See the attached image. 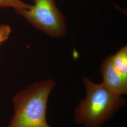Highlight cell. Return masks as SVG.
I'll list each match as a JSON object with an SVG mask.
<instances>
[{"instance_id": "6da1fadb", "label": "cell", "mask_w": 127, "mask_h": 127, "mask_svg": "<svg viewBox=\"0 0 127 127\" xmlns=\"http://www.w3.org/2000/svg\"><path fill=\"white\" fill-rule=\"evenodd\" d=\"M83 82L86 95L74 109L76 124L84 127H102L126 104L123 95L110 91L102 82L95 83L85 76Z\"/></svg>"}, {"instance_id": "7a4b0ae2", "label": "cell", "mask_w": 127, "mask_h": 127, "mask_svg": "<svg viewBox=\"0 0 127 127\" xmlns=\"http://www.w3.org/2000/svg\"><path fill=\"white\" fill-rule=\"evenodd\" d=\"M56 86L52 79L32 83L14 95L13 114L7 127H51L46 118L48 101Z\"/></svg>"}, {"instance_id": "3957f363", "label": "cell", "mask_w": 127, "mask_h": 127, "mask_svg": "<svg viewBox=\"0 0 127 127\" xmlns=\"http://www.w3.org/2000/svg\"><path fill=\"white\" fill-rule=\"evenodd\" d=\"M29 9H15L35 28L50 37L60 38L66 34L67 28L63 14L55 0H33Z\"/></svg>"}, {"instance_id": "277c9868", "label": "cell", "mask_w": 127, "mask_h": 127, "mask_svg": "<svg viewBox=\"0 0 127 127\" xmlns=\"http://www.w3.org/2000/svg\"><path fill=\"white\" fill-rule=\"evenodd\" d=\"M113 54L109 55L103 61L100 66V72L103 78L102 83L110 91L116 94L127 95V80L123 78L114 68Z\"/></svg>"}, {"instance_id": "5b68a950", "label": "cell", "mask_w": 127, "mask_h": 127, "mask_svg": "<svg viewBox=\"0 0 127 127\" xmlns=\"http://www.w3.org/2000/svg\"><path fill=\"white\" fill-rule=\"evenodd\" d=\"M113 64L114 68L125 79L127 80V46H124L113 54Z\"/></svg>"}, {"instance_id": "8992f818", "label": "cell", "mask_w": 127, "mask_h": 127, "mask_svg": "<svg viewBox=\"0 0 127 127\" xmlns=\"http://www.w3.org/2000/svg\"><path fill=\"white\" fill-rule=\"evenodd\" d=\"M32 5L27 4L21 0H0V8L17 9H29Z\"/></svg>"}, {"instance_id": "52a82bcc", "label": "cell", "mask_w": 127, "mask_h": 127, "mask_svg": "<svg viewBox=\"0 0 127 127\" xmlns=\"http://www.w3.org/2000/svg\"><path fill=\"white\" fill-rule=\"evenodd\" d=\"M11 32V28L8 25H0V45L7 40Z\"/></svg>"}]
</instances>
